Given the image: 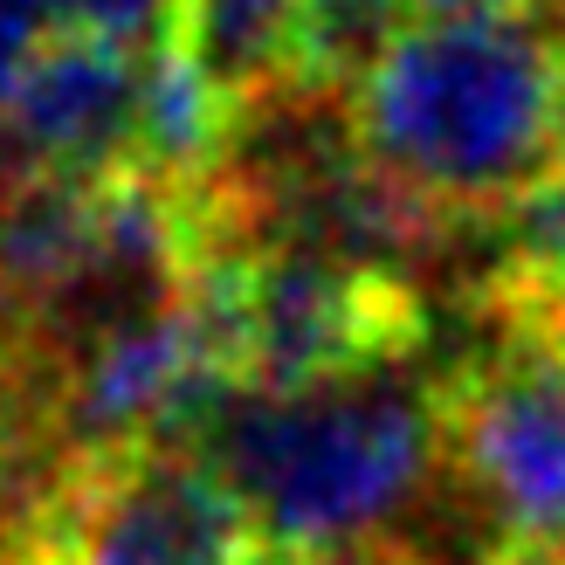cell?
<instances>
[{"instance_id":"7","label":"cell","mask_w":565,"mask_h":565,"mask_svg":"<svg viewBox=\"0 0 565 565\" xmlns=\"http://www.w3.org/2000/svg\"><path fill=\"white\" fill-rule=\"evenodd\" d=\"M235 97L193 63L180 42H159L138 76V146L131 166H146L159 180L207 186L221 180V159L235 146Z\"/></svg>"},{"instance_id":"9","label":"cell","mask_w":565,"mask_h":565,"mask_svg":"<svg viewBox=\"0 0 565 565\" xmlns=\"http://www.w3.org/2000/svg\"><path fill=\"white\" fill-rule=\"evenodd\" d=\"M490 310L565 331V152L524 201L497 221V269L483 282Z\"/></svg>"},{"instance_id":"3","label":"cell","mask_w":565,"mask_h":565,"mask_svg":"<svg viewBox=\"0 0 565 565\" xmlns=\"http://www.w3.org/2000/svg\"><path fill=\"white\" fill-rule=\"evenodd\" d=\"M193 318L256 393H310L407 365L428 345L420 282L331 263L318 248L248 242L193 276Z\"/></svg>"},{"instance_id":"5","label":"cell","mask_w":565,"mask_h":565,"mask_svg":"<svg viewBox=\"0 0 565 565\" xmlns=\"http://www.w3.org/2000/svg\"><path fill=\"white\" fill-rule=\"evenodd\" d=\"M0 552L8 565H276L242 497L186 448L76 456Z\"/></svg>"},{"instance_id":"10","label":"cell","mask_w":565,"mask_h":565,"mask_svg":"<svg viewBox=\"0 0 565 565\" xmlns=\"http://www.w3.org/2000/svg\"><path fill=\"white\" fill-rule=\"evenodd\" d=\"M420 21H462V14H518L531 0H407Z\"/></svg>"},{"instance_id":"6","label":"cell","mask_w":565,"mask_h":565,"mask_svg":"<svg viewBox=\"0 0 565 565\" xmlns=\"http://www.w3.org/2000/svg\"><path fill=\"white\" fill-rule=\"evenodd\" d=\"M146 55L110 35L49 28L35 55L21 63L8 104H0V152L21 173H70V180H104L131 166Z\"/></svg>"},{"instance_id":"11","label":"cell","mask_w":565,"mask_h":565,"mask_svg":"<svg viewBox=\"0 0 565 565\" xmlns=\"http://www.w3.org/2000/svg\"><path fill=\"white\" fill-rule=\"evenodd\" d=\"M483 565H565L558 552H490Z\"/></svg>"},{"instance_id":"4","label":"cell","mask_w":565,"mask_h":565,"mask_svg":"<svg viewBox=\"0 0 565 565\" xmlns=\"http://www.w3.org/2000/svg\"><path fill=\"white\" fill-rule=\"evenodd\" d=\"M435 407L441 462L483 511L490 552L565 558V331L490 310V338L435 380Z\"/></svg>"},{"instance_id":"2","label":"cell","mask_w":565,"mask_h":565,"mask_svg":"<svg viewBox=\"0 0 565 565\" xmlns=\"http://www.w3.org/2000/svg\"><path fill=\"white\" fill-rule=\"evenodd\" d=\"M242 497L269 558H324L386 539L441 462L435 386L407 365L310 393H235L193 448Z\"/></svg>"},{"instance_id":"1","label":"cell","mask_w":565,"mask_h":565,"mask_svg":"<svg viewBox=\"0 0 565 565\" xmlns=\"http://www.w3.org/2000/svg\"><path fill=\"white\" fill-rule=\"evenodd\" d=\"M345 110L380 173L497 228L565 152V35L539 8L414 21Z\"/></svg>"},{"instance_id":"8","label":"cell","mask_w":565,"mask_h":565,"mask_svg":"<svg viewBox=\"0 0 565 565\" xmlns=\"http://www.w3.org/2000/svg\"><path fill=\"white\" fill-rule=\"evenodd\" d=\"M407 14H414L407 0H303L290 42V97L352 104V90L414 28Z\"/></svg>"}]
</instances>
